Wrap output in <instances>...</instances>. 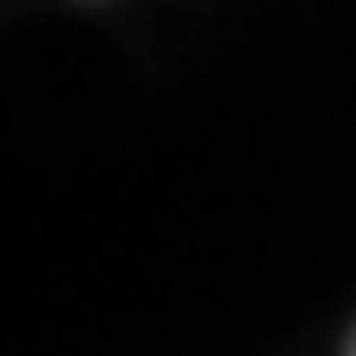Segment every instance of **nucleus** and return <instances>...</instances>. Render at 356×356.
<instances>
[{
	"mask_svg": "<svg viewBox=\"0 0 356 356\" xmlns=\"http://www.w3.org/2000/svg\"><path fill=\"white\" fill-rule=\"evenodd\" d=\"M350 356H356V344H350Z\"/></svg>",
	"mask_w": 356,
	"mask_h": 356,
	"instance_id": "obj_1",
	"label": "nucleus"
}]
</instances>
